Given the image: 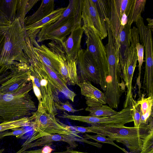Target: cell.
<instances>
[{
    "label": "cell",
    "mask_w": 153,
    "mask_h": 153,
    "mask_svg": "<svg viewBox=\"0 0 153 153\" xmlns=\"http://www.w3.org/2000/svg\"><path fill=\"white\" fill-rule=\"evenodd\" d=\"M83 137H84V138L85 140L91 139L98 142L111 144L120 149L125 153H129L124 149L123 148L115 144L114 142V140L106 138L105 136L98 134L94 135H91L87 134H85L83 136Z\"/></svg>",
    "instance_id": "obj_30"
},
{
    "label": "cell",
    "mask_w": 153,
    "mask_h": 153,
    "mask_svg": "<svg viewBox=\"0 0 153 153\" xmlns=\"http://www.w3.org/2000/svg\"><path fill=\"white\" fill-rule=\"evenodd\" d=\"M33 115L9 121H4L0 123V133L9 129H12L20 127L30 126L33 120Z\"/></svg>",
    "instance_id": "obj_22"
},
{
    "label": "cell",
    "mask_w": 153,
    "mask_h": 153,
    "mask_svg": "<svg viewBox=\"0 0 153 153\" xmlns=\"http://www.w3.org/2000/svg\"><path fill=\"white\" fill-rule=\"evenodd\" d=\"M24 27L17 18L8 27L4 47L0 58V66L10 65L15 62L30 65L24 52L26 45Z\"/></svg>",
    "instance_id": "obj_3"
},
{
    "label": "cell",
    "mask_w": 153,
    "mask_h": 153,
    "mask_svg": "<svg viewBox=\"0 0 153 153\" xmlns=\"http://www.w3.org/2000/svg\"><path fill=\"white\" fill-rule=\"evenodd\" d=\"M71 148L70 147H68L67 148L66 150L65 151L51 153H89L88 152L74 150ZM20 153H42L41 149L30 151H25L21 152Z\"/></svg>",
    "instance_id": "obj_37"
},
{
    "label": "cell",
    "mask_w": 153,
    "mask_h": 153,
    "mask_svg": "<svg viewBox=\"0 0 153 153\" xmlns=\"http://www.w3.org/2000/svg\"><path fill=\"white\" fill-rule=\"evenodd\" d=\"M11 65L0 66V85L11 77L12 72Z\"/></svg>",
    "instance_id": "obj_33"
},
{
    "label": "cell",
    "mask_w": 153,
    "mask_h": 153,
    "mask_svg": "<svg viewBox=\"0 0 153 153\" xmlns=\"http://www.w3.org/2000/svg\"><path fill=\"white\" fill-rule=\"evenodd\" d=\"M39 1L38 0H18L16 18L24 27V22L27 13Z\"/></svg>",
    "instance_id": "obj_25"
},
{
    "label": "cell",
    "mask_w": 153,
    "mask_h": 153,
    "mask_svg": "<svg viewBox=\"0 0 153 153\" xmlns=\"http://www.w3.org/2000/svg\"><path fill=\"white\" fill-rule=\"evenodd\" d=\"M80 139L66 134H48L37 138L32 142L22 145V148L16 153H20L34 147L44 146L46 145L50 146L52 142L57 141L65 142L69 145L71 148H75L78 146L76 141L80 142Z\"/></svg>",
    "instance_id": "obj_14"
},
{
    "label": "cell",
    "mask_w": 153,
    "mask_h": 153,
    "mask_svg": "<svg viewBox=\"0 0 153 153\" xmlns=\"http://www.w3.org/2000/svg\"><path fill=\"white\" fill-rule=\"evenodd\" d=\"M11 23L0 9V26L10 25Z\"/></svg>",
    "instance_id": "obj_38"
},
{
    "label": "cell",
    "mask_w": 153,
    "mask_h": 153,
    "mask_svg": "<svg viewBox=\"0 0 153 153\" xmlns=\"http://www.w3.org/2000/svg\"><path fill=\"white\" fill-rule=\"evenodd\" d=\"M81 94L85 96L88 107H94L106 103L104 93L93 86L89 81L79 83Z\"/></svg>",
    "instance_id": "obj_19"
},
{
    "label": "cell",
    "mask_w": 153,
    "mask_h": 153,
    "mask_svg": "<svg viewBox=\"0 0 153 153\" xmlns=\"http://www.w3.org/2000/svg\"><path fill=\"white\" fill-rule=\"evenodd\" d=\"M8 131H4L2 132H1L0 133V140L2 139L4 137V135L7 133Z\"/></svg>",
    "instance_id": "obj_42"
},
{
    "label": "cell",
    "mask_w": 153,
    "mask_h": 153,
    "mask_svg": "<svg viewBox=\"0 0 153 153\" xmlns=\"http://www.w3.org/2000/svg\"><path fill=\"white\" fill-rule=\"evenodd\" d=\"M153 96H150L144 98L143 94L140 100L136 102L140 104L141 112L142 114H144L149 109L153 108Z\"/></svg>",
    "instance_id": "obj_31"
},
{
    "label": "cell",
    "mask_w": 153,
    "mask_h": 153,
    "mask_svg": "<svg viewBox=\"0 0 153 153\" xmlns=\"http://www.w3.org/2000/svg\"><path fill=\"white\" fill-rule=\"evenodd\" d=\"M12 130H13L12 131L8 132L4 135V136H15L17 138H19L27 132L26 130L21 128H16Z\"/></svg>",
    "instance_id": "obj_36"
},
{
    "label": "cell",
    "mask_w": 153,
    "mask_h": 153,
    "mask_svg": "<svg viewBox=\"0 0 153 153\" xmlns=\"http://www.w3.org/2000/svg\"><path fill=\"white\" fill-rule=\"evenodd\" d=\"M82 17H73L70 19L65 25L50 32L37 39L41 42L50 40L62 46L67 36L74 28L81 26Z\"/></svg>",
    "instance_id": "obj_15"
},
{
    "label": "cell",
    "mask_w": 153,
    "mask_h": 153,
    "mask_svg": "<svg viewBox=\"0 0 153 153\" xmlns=\"http://www.w3.org/2000/svg\"><path fill=\"white\" fill-rule=\"evenodd\" d=\"M54 150L52 149L50 146L46 145L44 146L41 149L42 153H51Z\"/></svg>",
    "instance_id": "obj_39"
},
{
    "label": "cell",
    "mask_w": 153,
    "mask_h": 153,
    "mask_svg": "<svg viewBox=\"0 0 153 153\" xmlns=\"http://www.w3.org/2000/svg\"><path fill=\"white\" fill-rule=\"evenodd\" d=\"M128 23V16L125 13H123L121 19L120 25L125 26Z\"/></svg>",
    "instance_id": "obj_40"
},
{
    "label": "cell",
    "mask_w": 153,
    "mask_h": 153,
    "mask_svg": "<svg viewBox=\"0 0 153 153\" xmlns=\"http://www.w3.org/2000/svg\"><path fill=\"white\" fill-rule=\"evenodd\" d=\"M136 48L137 51V60L138 62V74L137 79L136 83L138 86L139 93L140 92L141 85L140 83V77L142 66L143 62L144 48L143 46L140 43V41H138L136 45Z\"/></svg>",
    "instance_id": "obj_28"
},
{
    "label": "cell",
    "mask_w": 153,
    "mask_h": 153,
    "mask_svg": "<svg viewBox=\"0 0 153 153\" xmlns=\"http://www.w3.org/2000/svg\"><path fill=\"white\" fill-rule=\"evenodd\" d=\"M85 110L89 112V116L97 117H111L118 112L109 106L103 105L94 107L87 106Z\"/></svg>",
    "instance_id": "obj_26"
},
{
    "label": "cell",
    "mask_w": 153,
    "mask_h": 153,
    "mask_svg": "<svg viewBox=\"0 0 153 153\" xmlns=\"http://www.w3.org/2000/svg\"><path fill=\"white\" fill-rule=\"evenodd\" d=\"M29 39L30 46L36 57L59 73L60 63L57 56L45 45H39L36 38H29Z\"/></svg>",
    "instance_id": "obj_17"
},
{
    "label": "cell",
    "mask_w": 153,
    "mask_h": 153,
    "mask_svg": "<svg viewBox=\"0 0 153 153\" xmlns=\"http://www.w3.org/2000/svg\"><path fill=\"white\" fill-rule=\"evenodd\" d=\"M60 63L59 74L67 84L74 85L79 83L76 60L67 59L64 51L57 50L55 52Z\"/></svg>",
    "instance_id": "obj_16"
},
{
    "label": "cell",
    "mask_w": 153,
    "mask_h": 153,
    "mask_svg": "<svg viewBox=\"0 0 153 153\" xmlns=\"http://www.w3.org/2000/svg\"><path fill=\"white\" fill-rule=\"evenodd\" d=\"M113 43L118 37L121 19L123 13L128 17L133 0H106Z\"/></svg>",
    "instance_id": "obj_11"
},
{
    "label": "cell",
    "mask_w": 153,
    "mask_h": 153,
    "mask_svg": "<svg viewBox=\"0 0 153 153\" xmlns=\"http://www.w3.org/2000/svg\"><path fill=\"white\" fill-rule=\"evenodd\" d=\"M11 77L0 85V90L4 93L15 94L25 88L31 82L30 65L15 62L10 66Z\"/></svg>",
    "instance_id": "obj_9"
},
{
    "label": "cell",
    "mask_w": 153,
    "mask_h": 153,
    "mask_svg": "<svg viewBox=\"0 0 153 153\" xmlns=\"http://www.w3.org/2000/svg\"><path fill=\"white\" fill-rule=\"evenodd\" d=\"M153 134L145 142L140 153H153Z\"/></svg>",
    "instance_id": "obj_35"
},
{
    "label": "cell",
    "mask_w": 153,
    "mask_h": 153,
    "mask_svg": "<svg viewBox=\"0 0 153 153\" xmlns=\"http://www.w3.org/2000/svg\"><path fill=\"white\" fill-rule=\"evenodd\" d=\"M83 32L82 26L75 28L64 41L62 46L67 59H76L81 49V44Z\"/></svg>",
    "instance_id": "obj_18"
},
{
    "label": "cell",
    "mask_w": 153,
    "mask_h": 153,
    "mask_svg": "<svg viewBox=\"0 0 153 153\" xmlns=\"http://www.w3.org/2000/svg\"><path fill=\"white\" fill-rule=\"evenodd\" d=\"M4 121V120L1 117H0V123H2Z\"/></svg>",
    "instance_id": "obj_43"
},
{
    "label": "cell",
    "mask_w": 153,
    "mask_h": 153,
    "mask_svg": "<svg viewBox=\"0 0 153 153\" xmlns=\"http://www.w3.org/2000/svg\"><path fill=\"white\" fill-rule=\"evenodd\" d=\"M82 27L86 36V50L107 76L108 67L107 55L102 40L93 28L90 27Z\"/></svg>",
    "instance_id": "obj_10"
},
{
    "label": "cell",
    "mask_w": 153,
    "mask_h": 153,
    "mask_svg": "<svg viewBox=\"0 0 153 153\" xmlns=\"http://www.w3.org/2000/svg\"><path fill=\"white\" fill-rule=\"evenodd\" d=\"M66 7L57 8L40 20L25 27L26 36L29 38L36 39L41 29L56 22L61 16Z\"/></svg>",
    "instance_id": "obj_20"
},
{
    "label": "cell",
    "mask_w": 153,
    "mask_h": 153,
    "mask_svg": "<svg viewBox=\"0 0 153 153\" xmlns=\"http://www.w3.org/2000/svg\"><path fill=\"white\" fill-rule=\"evenodd\" d=\"M102 23L105 24V21L108 18V12L106 0H91Z\"/></svg>",
    "instance_id": "obj_27"
},
{
    "label": "cell",
    "mask_w": 153,
    "mask_h": 153,
    "mask_svg": "<svg viewBox=\"0 0 153 153\" xmlns=\"http://www.w3.org/2000/svg\"><path fill=\"white\" fill-rule=\"evenodd\" d=\"M10 25L0 26V58L6 40L7 32Z\"/></svg>",
    "instance_id": "obj_34"
},
{
    "label": "cell",
    "mask_w": 153,
    "mask_h": 153,
    "mask_svg": "<svg viewBox=\"0 0 153 153\" xmlns=\"http://www.w3.org/2000/svg\"><path fill=\"white\" fill-rule=\"evenodd\" d=\"M91 132L120 143L125 145L131 153H139L149 137L153 134V119L148 124H141L139 128L121 126L88 127Z\"/></svg>",
    "instance_id": "obj_1"
},
{
    "label": "cell",
    "mask_w": 153,
    "mask_h": 153,
    "mask_svg": "<svg viewBox=\"0 0 153 153\" xmlns=\"http://www.w3.org/2000/svg\"><path fill=\"white\" fill-rule=\"evenodd\" d=\"M83 0H70L66 9L55 22L42 28L37 35L39 39L48 33L66 24L73 17H82Z\"/></svg>",
    "instance_id": "obj_13"
},
{
    "label": "cell",
    "mask_w": 153,
    "mask_h": 153,
    "mask_svg": "<svg viewBox=\"0 0 153 153\" xmlns=\"http://www.w3.org/2000/svg\"><path fill=\"white\" fill-rule=\"evenodd\" d=\"M82 19L83 26L93 28L102 40L107 36L106 25L102 22L91 0H83Z\"/></svg>",
    "instance_id": "obj_12"
},
{
    "label": "cell",
    "mask_w": 153,
    "mask_h": 153,
    "mask_svg": "<svg viewBox=\"0 0 153 153\" xmlns=\"http://www.w3.org/2000/svg\"><path fill=\"white\" fill-rule=\"evenodd\" d=\"M53 0H42L37 10L32 15L25 17L24 27L30 25L45 17L54 10Z\"/></svg>",
    "instance_id": "obj_21"
},
{
    "label": "cell",
    "mask_w": 153,
    "mask_h": 153,
    "mask_svg": "<svg viewBox=\"0 0 153 153\" xmlns=\"http://www.w3.org/2000/svg\"><path fill=\"white\" fill-rule=\"evenodd\" d=\"M4 149H0V153H2L4 151Z\"/></svg>",
    "instance_id": "obj_44"
},
{
    "label": "cell",
    "mask_w": 153,
    "mask_h": 153,
    "mask_svg": "<svg viewBox=\"0 0 153 153\" xmlns=\"http://www.w3.org/2000/svg\"><path fill=\"white\" fill-rule=\"evenodd\" d=\"M79 83L92 82L99 85L105 92L107 76L86 50L81 49L76 59Z\"/></svg>",
    "instance_id": "obj_5"
},
{
    "label": "cell",
    "mask_w": 153,
    "mask_h": 153,
    "mask_svg": "<svg viewBox=\"0 0 153 153\" xmlns=\"http://www.w3.org/2000/svg\"><path fill=\"white\" fill-rule=\"evenodd\" d=\"M30 69L31 82L38 87L41 95V103L49 114L55 117L57 112L54 102L59 100L56 95L57 90L51 83L47 76L30 67Z\"/></svg>",
    "instance_id": "obj_8"
},
{
    "label": "cell",
    "mask_w": 153,
    "mask_h": 153,
    "mask_svg": "<svg viewBox=\"0 0 153 153\" xmlns=\"http://www.w3.org/2000/svg\"><path fill=\"white\" fill-rule=\"evenodd\" d=\"M130 106L131 108V114L134 127L139 128L140 125L141 111L140 105L133 99L131 100Z\"/></svg>",
    "instance_id": "obj_29"
},
{
    "label": "cell",
    "mask_w": 153,
    "mask_h": 153,
    "mask_svg": "<svg viewBox=\"0 0 153 153\" xmlns=\"http://www.w3.org/2000/svg\"><path fill=\"white\" fill-rule=\"evenodd\" d=\"M32 115L34 119L30 126L33 131L31 136L23 145L32 142L37 138L48 134H63L82 138L72 130L70 126L64 124L55 117L49 114L41 103H39L37 110L33 112Z\"/></svg>",
    "instance_id": "obj_4"
},
{
    "label": "cell",
    "mask_w": 153,
    "mask_h": 153,
    "mask_svg": "<svg viewBox=\"0 0 153 153\" xmlns=\"http://www.w3.org/2000/svg\"><path fill=\"white\" fill-rule=\"evenodd\" d=\"M26 44L24 52L29 59L30 67L47 76L51 83L57 90L63 93L68 99L74 102L76 94L68 88L66 83L58 72L45 65L36 57L28 41H26Z\"/></svg>",
    "instance_id": "obj_6"
},
{
    "label": "cell",
    "mask_w": 153,
    "mask_h": 153,
    "mask_svg": "<svg viewBox=\"0 0 153 153\" xmlns=\"http://www.w3.org/2000/svg\"><path fill=\"white\" fill-rule=\"evenodd\" d=\"M32 89L31 82L16 93H5L0 90V117L4 121H9L32 115L37 109L29 94Z\"/></svg>",
    "instance_id": "obj_2"
},
{
    "label": "cell",
    "mask_w": 153,
    "mask_h": 153,
    "mask_svg": "<svg viewBox=\"0 0 153 153\" xmlns=\"http://www.w3.org/2000/svg\"><path fill=\"white\" fill-rule=\"evenodd\" d=\"M148 24V26L151 29L152 31H153V21L152 19L147 18L146 19Z\"/></svg>",
    "instance_id": "obj_41"
},
{
    "label": "cell",
    "mask_w": 153,
    "mask_h": 153,
    "mask_svg": "<svg viewBox=\"0 0 153 153\" xmlns=\"http://www.w3.org/2000/svg\"><path fill=\"white\" fill-rule=\"evenodd\" d=\"M59 117L86 123L91 126H121L133 121L131 106L124 108L112 116L97 117L91 116L71 115L64 112Z\"/></svg>",
    "instance_id": "obj_7"
},
{
    "label": "cell",
    "mask_w": 153,
    "mask_h": 153,
    "mask_svg": "<svg viewBox=\"0 0 153 153\" xmlns=\"http://www.w3.org/2000/svg\"><path fill=\"white\" fill-rule=\"evenodd\" d=\"M18 0H0V9L11 23L16 19Z\"/></svg>",
    "instance_id": "obj_23"
},
{
    "label": "cell",
    "mask_w": 153,
    "mask_h": 153,
    "mask_svg": "<svg viewBox=\"0 0 153 153\" xmlns=\"http://www.w3.org/2000/svg\"><path fill=\"white\" fill-rule=\"evenodd\" d=\"M146 0H133L128 17L127 24L136 22L144 10Z\"/></svg>",
    "instance_id": "obj_24"
},
{
    "label": "cell",
    "mask_w": 153,
    "mask_h": 153,
    "mask_svg": "<svg viewBox=\"0 0 153 153\" xmlns=\"http://www.w3.org/2000/svg\"><path fill=\"white\" fill-rule=\"evenodd\" d=\"M54 104L56 110L66 111L72 113H74L82 109L76 110L75 109L68 101L65 102H63L58 100L54 102Z\"/></svg>",
    "instance_id": "obj_32"
}]
</instances>
